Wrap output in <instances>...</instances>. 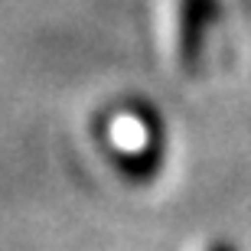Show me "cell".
Returning <instances> with one entry per match:
<instances>
[{
  "label": "cell",
  "mask_w": 251,
  "mask_h": 251,
  "mask_svg": "<svg viewBox=\"0 0 251 251\" xmlns=\"http://www.w3.org/2000/svg\"><path fill=\"white\" fill-rule=\"evenodd\" d=\"M222 13V0H179V62L193 72L202 62L209 29Z\"/></svg>",
  "instance_id": "7a4b0ae2"
},
{
  "label": "cell",
  "mask_w": 251,
  "mask_h": 251,
  "mask_svg": "<svg viewBox=\"0 0 251 251\" xmlns=\"http://www.w3.org/2000/svg\"><path fill=\"white\" fill-rule=\"evenodd\" d=\"M160 121L147 104H130L111 114L108 124V147L121 163L127 179H150L153 170L163 163V144H160Z\"/></svg>",
  "instance_id": "6da1fadb"
},
{
  "label": "cell",
  "mask_w": 251,
  "mask_h": 251,
  "mask_svg": "<svg viewBox=\"0 0 251 251\" xmlns=\"http://www.w3.org/2000/svg\"><path fill=\"white\" fill-rule=\"evenodd\" d=\"M209 251H235V245H228V242H215V245H209Z\"/></svg>",
  "instance_id": "3957f363"
}]
</instances>
